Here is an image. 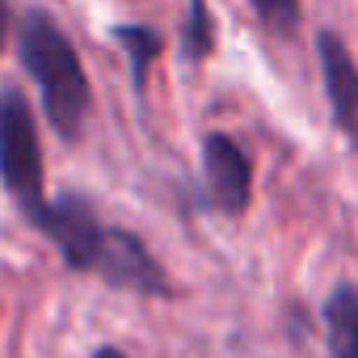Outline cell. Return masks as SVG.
Segmentation results:
<instances>
[{"instance_id": "3957f363", "label": "cell", "mask_w": 358, "mask_h": 358, "mask_svg": "<svg viewBox=\"0 0 358 358\" xmlns=\"http://www.w3.org/2000/svg\"><path fill=\"white\" fill-rule=\"evenodd\" d=\"M34 228L59 249L68 270H80V274L93 270L97 274V262H101L110 228L97 220V211H93V203L85 194H55V199H47V207L34 220Z\"/></svg>"}, {"instance_id": "9c48e42d", "label": "cell", "mask_w": 358, "mask_h": 358, "mask_svg": "<svg viewBox=\"0 0 358 358\" xmlns=\"http://www.w3.org/2000/svg\"><path fill=\"white\" fill-rule=\"evenodd\" d=\"M182 51H186V59H190V64H203V59L215 51V22H211L207 0H190V17H186Z\"/></svg>"}, {"instance_id": "8992f818", "label": "cell", "mask_w": 358, "mask_h": 358, "mask_svg": "<svg viewBox=\"0 0 358 358\" xmlns=\"http://www.w3.org/2000/svg\"><path fill=\"white\" fill-rule=\"evenodd\" d=\"M316 59H320V80H324L329 114H333L337 131L350 143H358V64H354L350 47L333 30H320L316 34Z\"/></svg>"}, {"instance_id": "5b68a950", "label": "cell", "mask_w": 358, "mask_h": 358, "mask_svg": "<svg viewBox=\"0 0 358 358\" xmlns=\"http://www.w3.org/2000/svg\"><path fill=\"white\" fill-rule=\"evenodd\" d=\"M97 274L118 287V291H131V295H169V278L160 270V262L152 257V249L127 232V228H110L106 232V249H101V262H97Z\"/></svg>"}, {"instance_id": "277c9868", "label": "cell", "mask_w": 358, "mask_h": 358, "mask_svg": "<svg viewBox=\"0 0 358 358\" xmlns=\"http://www.w3.org/2000/svg\"><path fill=\"white\" fill-rule=\"evenodd\" d=\"M203 173H207V194H211L215 211H224V215H245L249 211V203H253V160L232 135H224V131L207 135Z\"/></svg>"}, {"instance_id": "52a82bcc", "label": "cell", "mask_w": 358, "mask_h": 358, "mask_svg": "<svg viewBox=\"0 0 358 358\" xmlns=\"http://www.w3.org/2000/svg\"><path fill=\"white\" fill-rule=\"evenodd\" d=\"M324 341L329 358H358V291L337 287L324 299Z\"/></svg>"}, {"instance_id": "8fae6325", "label": "cell", "mask_w": 358, "mask_h": 358, "mask_svg": "<svg viewBox=\"0 0 358 358\" xmlns=\"http://www.w3.org/2000/svg\"><path fill=\"white\" fill-rule=\"evenodd\" d=\"M5 38H9V0H0V51H5Z\"/></svg>"}, {"instance_id": "30bf717a", "label": "cell", "mask_w": 358, "mask_h": 358, "mask_svg": "<svg viewBox=\"0 0 358 358\" xmlns=\"http://www.w3.org/2000/svg\"><path fill=\"white\" fill-rule=\"evenodd\" d=\"M257 22L274 34H291L299 26V0H249Z\"/></svg>"}, {"instance_id": "ba28073f", "label": "cell", "mask_w": 358, "mask_h": 358, "mask_svg": "<svg viewBox=\"0 0 358 358\" xmlns=\"http://www.w3.org/2000/svg\"><path fill=\"white\" fill-rule=\"evenodd\" d=\"M114 38H118V47L127 51V59H131V80H135V89L143 93V85H148V72H152V64H156V55H160V34L156 30H148V26H114Z\"/></svg>"}, {"instance_id": "7a4b0ae2", "label": "cell", "mask_w": 358, "mask_h": 358, "mask_svg": "<svg viewBox=\"0 0 358 358\" xmlns=\"http://www.w3.org/2000/svg\"><path fill=\"white\" fill-rule=\"evenodd\" d=\"M0 186L9 190V199L30 224L43 215V143L34 110L17 89H0Z\"/></svg>"}, {"instance_id": "7c38bea8", "label": "cell", "mask_w": 358, "mask_h": 358, "mask_svg": "<svg viewBox=\"0 0 358 358\" xmlns=\"http://www.w3.org/2000/svg\"><path fill=\"white\" fill-rule=\"evenodd\" d=\"M89 358H127V354H122L118 345H101V350H93Z\"/></svg>"}, {"instance_id": "6da1fadb", "label": "cell", "mask_w": 358, "mask_h": 358, "mask_svg": "<svg viewBox=\"0 0 358 358\" xmlns=\"http://www.w3.org/2000/svg\"><path fill=\"white\" fill-rule=\"evenodd\" d=\"M17 59L30 72V80L38 85L51 127L64 139H76L85 131L89 110H93V89H89V76L80 68L76 47L55 26V17H47L43 9L22 13V22H17Z\"/></svg>"}]
</instances>
